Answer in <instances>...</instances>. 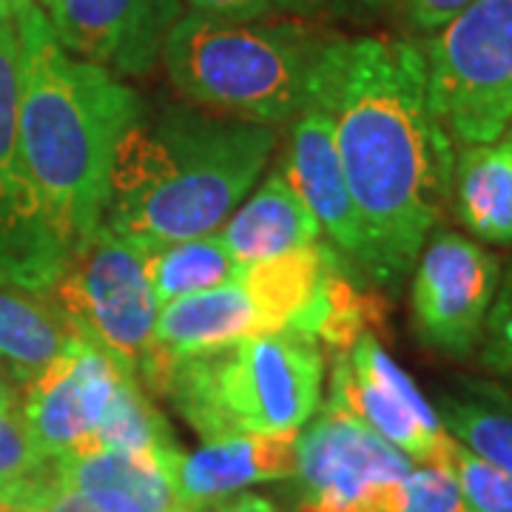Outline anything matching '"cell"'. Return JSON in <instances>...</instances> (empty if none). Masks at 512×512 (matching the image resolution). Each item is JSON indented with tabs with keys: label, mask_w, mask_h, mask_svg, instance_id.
Wrapping results in <instances>:
<instances>
[{
	"label": "cell",
	"mask_w": 512,
	"mask_h": 512,
	"mask_svg": "<svg viewBox=\"0 0 512 512\" xmlns=\"http://www.w3.org/2000/svg\"><path fill=\"white\" fill-rule=\"evenodd\" d=\"M308 106L325 111L333 128L365 237L362 271L396 285L453 194L456 151L427 106L421 43L333 37L316 63Z\"/></svg>",
	"instance_id": "obj_1"
},
{
	"label": "cell",
	"mask_w": 512,
	"mask_h": 512,
	"mask_svg": "<svg viewBox=\"0 0 512 512\" xmlns=\"http://www.w3.org/2000/svg\"><path fill=\"white\" fill-rule=\"evenodd\" d=\"M20 40V168L72 245L103 225L114 154L143 100L106 66L74 57L37 0L15 15Z\"/></svg>",
	"instance_id": "obj_2"
},
{
	"label": "cell",
	"mask_w": 512,
	"mask_h": 512,
	"mask_svg": "<svg viewBox=\"0 0 512 512\" xmlns=\"http://www.w3.org/2000/svg\"><path fill=\"white\" fill-rule=\"evenodd\" d=\"M276 146L274 126L165 109L140 117L117 146L103 228L140 248L220 231L254 191Z\"/></svg>",
	"instance_id": "obj_3"
},
{
	"label": "cell",
	"mask_w": 512,
	"mask_h": 512,
	"mask_svg": "<svg viewBox=\"0 0 512 512\" xmlns=\"http://www.w3.org/2000/svg\"><path fill=\"white\" fill-rule=\"evenodd\" d=\"M268 18L183 12L160 55L171 86L214 114L262 126L291 123L308 106L316 63L336 35L308 20Z\"/></svg>",
	"instance_id": "obj_4"
},
{
	"label": "cell",
	"mask_w": 512,
	"mask_h": 512,
	"mask_svg": "<svg viewBox=\"0 0 512 512\" xmlns=\"http://www.w3.org/2000/svg\"><path fill=\"white\" fill-rule=\"evenodd\" d=\"M202 441L299 433L325 399L322 348L299 333H256L168 365L148 384Z\"/></svg>",
	"instance_id": "obj_5"
},
{
	"label": "cell",
	"mask_w": 512,
	"mask_h": 512,
	"mask_svg": "<svg viewBox=\"0 0 512 512\" xmlns=\"http://www.w3.org/2000/svg\"><path fill=\"white\" fill-rule=\"evenodd\" d=\"M427 106L453 151L512 123V0H470L424 40Z\"/></svg>",
	"instance_id": "obj_6"
},
{
	"label": "cell",
	"mask_w": 512,
	"mask_h": 512,
	"mask_svg": "<svg viewBox=\"0 0 512 512\" xmlns=\"http://www.w3.org/2000/svg\"><path fill=\"white\" fill-rule=\"evenodd\" d=\"M46 302L74 336L103 350L137 379L160 313L140 245L100 225L74 248Z\"/></svg>",
	"instance_id": "obj_7"
},
{
	"label": "cell",
	"mask_w": 512,
	"mask_h": 512,
	"mask_svg": "<svg viewBox=\"0 0 512 512\" xmlns=\"http://www.w3.org/2000/svg\"><path fill=\"white\" fill-rule=\"evenodd\" d=\"M416 464L348 413L319 407L296 436V512H367Z\"/></svg>",
	"instance_id": "obj_8"
},
{
	"label": "cell",
	"mask_w": 512,
	"mask_h": 512,
	"mask_svg": "<svg viewBox=\"0 0 512 512\" xmlns=\"http://www.w3.org/2000/svg\"><path fill=\"white\" fill-rule=\"evenodd\" d=\"M501 285V262L478 239L433 231L413 265V328L427 348L467 359L481 345Z\"/></svg>",
	"instance_id": "obj_9"
},
{
	"label": "cell",
	"mask_w": 512,
	"mask_h": 512,
	"mask_svg": "<svg viewBox=\"0 0 512 512\" xmlns=\"http://www.w3.org/2000/svg\"><path fill=\"white\" fill-rule=\"evenodd\" d=\"M322 407L348 413L379 433L413 464L444 467L450 436L433 402L421 393L402 365L365 333L348 353H336L330 367L328 399Z\"/></svg>",
	"instance_id": "obj_10"
},
{
	"label": "cell",
	"mask_w": 512,
	"mask_h": 512,
	"mask_svg": "<svg viewBox=\"0 0 512 512\" xmlns=\"http://www.w3.org/2000/svg\"><path fill=\"white\" fill-rule=\"evenodd\" d=\"M123 376H131L103 350L72 336L63 353L29 384H23L20 413L46 456L80 450L100 424Z\"/></svg>",
	"instance_id": "obj_11"
},
{
	"label": "cell",
	"mask_w": 512,
	"mask_h": 512,
	"mask_svg": "<svg viewBox=\"0 0 512 512\" xmlns=\"http://www.w3.org/2000/svg\"><path fill=\"white\" fill-rule=\"evenodd\" d=\"M40 9L66 52L117 77H143L163 55L183 0H46Z\"/></svg>",
	"instance_id": "obj_12"
},
{
	"label": "cell",
	"mask_w": 512,
	"mask_h": 512,
	"mask_svg": "<svg viewBox=\"0 0 512 512\" xmlns=\"http://www.w3.org/2000/svg\"><path fill=\"white\" fill-rule=\"evenodd\" d=\"M299 433H251L202 441L171 464L174 490L188 512H205L259 484L291 481Z\"/></svg>",
	"instance_id": "obj_13"
},
{
	"label": "cell",
	"mask_w": 512,
	"mask_h": 512,
	"mask_svg": "<svg viewBox=\"0 0 512 512\" xmlns=\"http://www.w3.org/2000/svg\"><path fill=\"white\" fill-rule=\"evenodd\" d=\"M279 174L288 180L296 197L308 205L330 245L362 268L365 237L325 111L308 106L293 117L285 165Z\"/></svg>",
	"instance_id": "obj_14"
},
{
	"label": "cell",
	"mask_w": 512,
	"mask_h": 512,
	"mask_svg": "<svg viewBox=\"0 0 512 512\" xmlns=\"http://www.w3.org/2000/svg\"><path fill=\"white\" fill-rule=\"evenodd\" d=\"M256 333L259 319L254 302L237 279L211 291L174 299L157 313L151 350L137 373V382L143 379L151 384L165 367L180 359L234 345Z\"/></svg>",
	"instance_id": "obj_15"
},
{
	"label": "cell",
	"mask_w": 512,
	"mask_h": 512,
	"mask_svg": "<svg viewBox=\"0 0 512 512\" xmlns=\"http://www.w3.org/2000/svg\"><path fill=\"white\" fill-rule=\"evenodd\" d=\"M174 458L80 450L55 458L52 470L63 487L77 490L109 512H188L174 490Z\"/></svg>",
	"instance_id": "obj_16"
},
{
	"label": "cell",
	"mask_w": 512,
	"mask_h": 512,
	"mask_svg": "<svg viewBox=\"0 0 512 512\" xmlns=\"http://www.w3.org/2000/svg\"><path fill=\"white\" fill-rule=\"evenodd\" d=\"M239 265H256L322 239L319 222L282 174L268 177L217 231Z\"/></svg>",
	"instance_id": "obj_17"
},
{
	"label": "cell",
	"mask_w": 512,
	"mask_h": 512,
	"mask_svg": "<svg viewBox=\"0 0 512 512\" xmlns=\"http://www.w3.org/2000/svg\"><path fill=\"white\" fill-rule=\"evenodd\" d=\"M450 197L473 237L512 245V123L490 143L458 148Z\"/></svg>",
	"instance_id": "obj_18"
},
{
	"label": "cell",
	"mask_w": 512,
	"mask_h": 512,
	"mask_svg": "<svg viewBox=\"0 0 512 512\" xmlns=\"http://www.w3.org/2000/svg\"><path fill=\"white\" fill-rule=\"evenodd\" d=\"M333 256V245L313 242L274 259L239 268L237 282L254 302L259 333H293L299 319L313 305Z\"/></svg>",
	"instance_id": "obj_19"
},
{
	"label": "cell",
	"mask_w": 512,
	"mask_h": 512,
	"mask_svg": "<svg viewBox=\"0 0 512 512\" xmlns=\"http://www.w3.org/2000/svg\"><path fill=\"white\" fill-rule=\"evenodd\" d=\"M345 262L348 256L336 251L313 305L293 328V333L308 336L319 348H328L333 356L348 353L365 333H376L382 328L387 311L382 296L373 288L359 285Z\"/></svg>",
	"instance_id": "obj_20"
},
{
	"label": "cell",
	"mask_w": 512,
	"mask_h": 512,
	"mask_svg": "<svg viewBox=\"0 0 512 512\" xmlns=\"http://www.w3.org/2000/svg\"><path fill=\"white\" fill-rule=\"evenodd\" d=\"M436 416L450 439L512 476V396L493 382H464L436 396Z\"/></svg>",
	"instance_id": "obj_21"
},
{
	"label": "cell",
	"mask_w": 512,
	"mask_h": 512,
	"mask_svg": "<svg viewBox=\"0 0 512 512\" xmlns=\"http://www.w3.org/2000/svg\"><path fill=\"white\" fill-rule=\"evenodd\" d=\"M72 336L46 299L0 285V362L20 384L52 365Z\"/></svg>",
	"instance_id": "obj_22"
},
{
	"label": "cell",
	"mask_w": 512,
	"mask_h": 512,
	"mask_svg": "<svg viewBox=\"0 0 512 512\" xmlns=\"http://www.w3.org/2000/svg\"><path fill=\"white\" fill-rule=\"evenodd\" d=\"M143 251H146L148 285L160 308L191 293L228 285L237 279L242 268L237 259L228 254L217 231L205 237L163 242Z\"/></svg>",
	"instance_id": "obj_23"
},
{
	"label": "cell",
	"mask_w": 512,
	"mask_h": 512,
	"mask_svg": "<svg viewBox=\"0 0 512 512\" xmlns=\"http://www.w3.org/2000/svg\"><path fill=\"white\" fill-rule=\"evenodd\" d=\"M80 450H117V453H143V456L160 458H174L177 453H183L165 416L143 393L134 376L120 379L103 419Z\"/></svg>",
	"instance_id": "obj_24"
},
{
	"label": "cell",
	"mask_w": 512,
	"mask_h": 512,
	"mask_svg": "<svg viewBox=\"0 0 512 512\" xmlns=\"http://www.w3.org/2000/svg\"><path fill=\"white\" fill-rule=\"evenodd\" d=\"M20 111V40L15 20H0V208L37 202L29 188L18 151ZM40 205V202H37ZM43 208V205H40ZM49 217V214H46Z\"/></svg>",
	"instance_id": "obj_25"
},
{
	"label": "cell",
	"mask_w": 512,
	"mask_h": 512,
	"mask_svg": "<svg viewBox=\"0 0 512 512\" xmlns=\"http://www.w3.org/2000/svg\"><path fill=\"white\" fill-rule=\"evenodd\" d=\"M373 512H470L447 467L416 464L376 501Z\"/></svg>",
	"instance_id": "obj_26"
},
{
	"label": "cell",
	"mask_w": 512,
	"mask_h": 512,
	"mask_svg": "<svg viewBox=\"0 0 512 512\" xmlns=\"http://www.w3.org/2000/svg\"><path fill=\"white\" fill-rule=\"evenodd\" d=\"M444 467L456 478L470 512H512V476L473 456L456 439H450Z\"/></svg>",
	"instance_id": "obj_27"
},
{
	"label": "cell",
	"mask_w": 512,
	"mask_h": 512,
	"mask_svg": "<svg viewBox=\"0 0 512 512\" xmlns=\"http://www.w3.org/2000/svg\"><path fill=\"white\" fill-rule=\"evenodd\" d=\"M52 470L18 407L0 410V481H29Z\"/></svg>",
	"instance_id": "obj_28"
},
{
	"label": "cell",
	"mask_w": 512,
	"mask_h": 512,
	"mask_svg": "<svg viewBox=\"0 0 512 512\" xmlns=\"http://www.w3.org/2000/svg\"><path fill=\"white\" fill-rule=\"evenodd\" d=\"M481 362L512 387V265L501 276L493 308L481 336Z\"/></svg>",
	"instance_id": "obj_29"
},
{
	"label": "cell",
	"mask_w": 512,
	"mask_h": 512,
	"mask_svg": "<svg viewBox=\"0 0 512 512\" xmlns=\"http://www.w3.org/2000/svg\"><path fill=\"white\" fill-rule=\"evenodd\" d=\"M18 512H109L103 507H97L94 501H89L86 495H80L77 490L63 487L55 478V470H49L46 476L37 481L35 487L29 490V495L23 498Z\"/></svg>",
	"instance_id": "obj_30"
},
{
	"label": "cell",
	"mask_w": 512,
	"mask_h": 512,
	"mask_svg": "<svg viewBox=\"0 0 512 512\" xmlns=\"http://www.w3.org/2000/svg\"><path fill=\"white\" fill-rule=\"evenodd\" d=\"M393 0H276V12L319 18V15H373Z\"/></svg>",
	"instance_id": "obj_31"
},
{
	"label": "cell",
	"mask_w": 512,
	"mask_h": 512,
	"mask_svg": "<svg viewBox=\"0 0 512 512\" xmlns=\"http://www.w3.org/2000/svg\"><path fill=\"white\" fill-rule=\"evenodd\" d=\"M402 9L404 20L410 23L413 32L433 35L439 26L458 15L470 0H393Z\"/></svg>",
	"instance_id": "obj_32"
},
{
	"label": "cell",
	"mask_w": 512,
	"mask_h": 512,
	"mask_svg": "<svg viewBox=\"0 0 512 512\" xmlns=\"http://www.w3.org/2000/svg\"><path fill=\"white\" fill-rule=\"evenodd\" d=\"M183 3L191 6V12L228 20L268 18L276 12V0H183Z\"/></svg>",
	"instance_id": "obj_33"
},
{
	"label": "cell",
	"mask_w": 512,
	"mask_h": 512,
	"mask_svg": "<svg viewBox=\"0 0 512 512\" xmlns=\"http://www.w3.org/2000/svg\"><path fill=\"white\" fill-rule=\"evenodd\" d=\"M205 512H282L271 498L254 493H239L234 498H225L220 504L208 507Z\"/></svg>",
	"instance_id": "obj_34"
},
{
	"label": "cell",
	"mask_w": 512,
	"mask_h": 512,
	"mask_svg": "<svg viewBox=\"0 0 512 512\" xmlns=\"http://www.w3.org/2000/svg\"><path fill=\"white\" fill-rule=\"evenodd\" d=\"M46 476V473H43ZM43 476L29 478V481H0V512H18L23 498L35 487Z\"/></svg>",
	"instance_id": "obj_35"
},
{
	"label": "cell",
	"mask_w": 512,
	"mask_h": 512,
	"mask_svg": "<svg viewBox=\"0 0 512 512\" xmlns=\"http://www.w3.org/2000/svg\"><path fill=\"white\" fill-rule=\"evenodd\" d=\"M23 396V384L15 379V373L0 362V410L6 407H18Z\"/></svg>",
	"instance_id": "obj_36"
},
{
	"label": "cell",
	"mask_w": 512,
	"mask_h": 512,
	"mask_svg": "<svg viewBox=\"0 0 512 512\" xmlns=\"http://www.w3.org/2000/svg\"><path fill=\"white\" fill-rule=\"evenodd\" d=\"M26 0H0V20H15L18 9Z\"/></svg>",
	"instance_id": "obj_37"
}]
</instances>
